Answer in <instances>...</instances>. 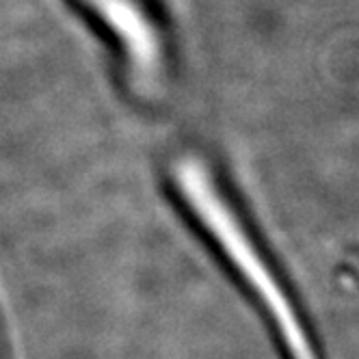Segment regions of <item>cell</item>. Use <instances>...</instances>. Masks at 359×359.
Listing matches in <instances>:
<instances>
[{
    "label": "cell",
    "instance_id": "1",
    "mask_svg": "<svg viewBox=\"0 0 359 359\" xmlns=\"http://www.w3.org/2000/svg\"><path fill=\"white\" fill-rule=\"evenodd\" d=\"M171 177L180 197L199 221L201 229L217 243V249L232 264L253 297L266 307L273 325L279 329L290 351V357L316 359L288 292L281 288L279 277L271 269L266 255L253 241L249 229H245L236 210L227 203L206 165H201L193 156H184L173 163Z\"/></svg>",
    "mask_w": 359,
    "mask_h": 359
},
{
    "label": "cell",
    "instance_id": "2",
    "mask_svg": "<svg viewBox=\"0 0 359 359\" xmlns=\"http://www.w3.org/2000/svg\"><path fill=\"white\" fill-rule=\"evenodd\" d=\"M115 35L128 63L141 81L156 79L163 69V41L151 18L137 0H83Z\"/></svg>",
    "mask_w": 359,
    "mask_h": 359
}]
</instances>
